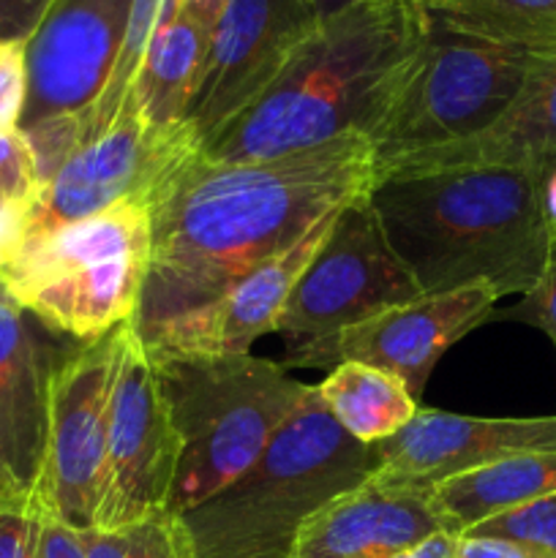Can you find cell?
<instances>
[{
    "instance_id": "obj_36",
    "label": "cell",
    "mask_w": 556,
    "mask_h": 558,
    "mask_svg": "<svg viewBox=\"0 0 556 558\" xmlns=\"http://www.w3.org/2000/svg\"><path fill=\"white\" fill-rule=\"evenodd\" d=\"M227 3H229V0H180V9H183L185 14L194 16V20L200 22L202 27L213 31L218 14H221L223 5H227Z\"/></svg>"
},
{
    "instance_id": "obj_19",
    "label": "cell",
    "mask_w": 556,
    "mask_h": 558,
    "mask_svg": "<svg viewBox=\"0 0 556 558\" xmlns=\"http://www.w3.org/2000/svg\"><path fill=\"white\" fill-rule=\"evenodd\" d=\"M428 494L368 480L322 507L300 529L289 558H387L442 529Z\"/></svg>"
},
{
    "instance_id": "obj_12",
    "label": "cell",
    "mask_w": 556,
    "mask_h": 558,
    "mask_svg": "<svg viewBox=\"0 0 556 558\" xmlns=\"http://www.w3.org/2000/svg\"><path fill=\"white\" fill-rule=\"evenodd\" d=\"M496 300L499 294L488 287L423 294L360 325L292 349L281 365L289 371L363 363L401 379L409 396L420 403L436 363L452 343L491 322Z\"/></svg>"
},
{
    "instance_id": "obj_34",
    "label": "cell",
    "mask_w": 556,
    "mask_h": 558,
    "mask_svg": "<svg viewBox=\"0 0 556 558\" xmlns=\"http://www.w3.org/2000/svg\"><path fill=\"white\" fill-rule=\"evenodd\" d=\"M456 558H548L540 550L527 548V545L510 543L499 537H461L458 539Z\"/></svg>"
},
{
    "instance_id": "obj_26",
    "label": "cell",
    "mask_w": 556,
    "mask_h": 558,
    "mask_svg": "<svg viewBox=\"0 0 556 558\" xmlns=\"http://www.w3.org/2000/svg\"><path fill=\"white\" fill-rule=\"evenodd\" d=\"M469 537H499L556 558V494L534 499L469 529ZM461 534V537H467Z\"/></svg>"
},
{
    "instance_id": "obj_2",
    "label": "cell",
    "mask_w": 556,
    "mask_h": 558,
    "mask_svg": "<svg viewBox=\"0 0 556 558\" xmlns=\"http://www.w3.org/2000/svg\"><path fill=\"white\" fill-rule=\"evenodd\" d=\"M368 205L423 294L467 287L527 294L556 243L543 180L523 169L390 174L374 180Z\"/></svg>"
},
{
    "instance_id": "obj_9",
    "label": "cell",
    "mask_w": 556,
    "mask_h": 558,
    "mask_svg": "<svg viewBox=\"0 0 556 558\" xmlns=\"http://www.w3.org/2000/svg\"><path fill=\"white\" fill-rule=\"evenodd\" d=\"M129 325V322H125ZM125 325L65 349L49 385V428L38 505L71 529L96 523L107 466L109 409Z\"/></svg>"
},
{
    "instance_id": "obj_39",
    "label": "cell",
    "mask_w": 556,
    "mask_h": 558,
    "mask_svg": "<svg viewBox=\"0 0 556 558\" xmlns=\"http://www.w3.org/2000/svg\"><path fill=\"white\" fill-rule=\"evenodd\" d=\"M403 3H407L409 9L414 11V14H420L425 22H428V11L434 9V5L439 3V0H403Z\"/></svg>"
},
{
    "instance_id": "obj_23",
    "label": "cell",
    "mask_w": 556,
    "mask_h": 558,
    "mask_svg": "<svg viewBox=\"0 0 556 558\" xmlns=\"http://www.w3.org/2000/svg\"><path fill=\"white\" fill-rule=\"evenodd\" d=\"M428 25L505 47H556V0H439Z\"/></svg>"
},
{
    "instance_id": "obj_37",
    "label": "cell",
    "mask_w": 556,
    "mask_h": 558,
    "mask_svg": "<svg viewBox=\"0 0 556 558\" xmlns=\"http://www.w3.org/2000/svg\"><path fill=\"white\" fill-rule=\"evenodd\" d=\"M305 3L311 5V11H314L319 20H327V16L338 14V11L349 9V5L365 3V0H305Z\"/></svg>"
},
{
    "instance_id": "obj_10",
    "label": "cell",
    "mask_w": 556,
    "mask_h": 558,
    "mask_svg": "<svg viewBox=\"0 0 556 558\" xmlns=\"http://www.w3.org/2000/svg\"><path fill=\"white\" fill-rule=\"evenodd\" d=\"M178 456V436L156 363L134 322H129L109 409L104 490L90 529H118L147 518H167Z\"/></svg>"
},
{
    "instance_id": "obj_4",
    "label": "cell",
    "mask_w": 556,
    "mask_h": 558,
    "mask_svg": "<svg viewBox=\"0 0 556 558\" xmlns=\"http://www.w3.org/2000/svg\"><path fill=\"white\" fill-rule=\"evenodd\" d=\"M374 445L352 439L311 385L292 417L240 474L202 505L169 518L183 558H289L300 529L374 477Z\"/></svg>"
},
{
    "instance_id": "obj_21",
    "label": "cell",
    "mask_w": 556,
    "mask_h": 558,
    "mask_svg": "<svg viewBox=\"0 0 556 558\" xmlns=\"http://www.w3.org/2000/svg\"><path fill=\"white\" fill-rule=\"evenodd\" d=\"M207 41L210 31L183 9L158 31L125 98L145 123L164 131L183 125Z\"/></svg>"
},
{
    "instance_id": "obj_14",
    "label": "cell",
    "mask_w": 556,
    "mask_h": 558,
    "mask_svg": "<svg viewBox=\"0 0 556 558\" xmlns=\"http://www.w3.org/2000/svg\"><path fill=\"white\" fill-rule=\"evenodd\" d=\"M0 281V507L44 515L49 385L65 349Z\"/></svg>"
},
{
    "instance_id": "obj_7",
    "label": "cell",
    "mask_w": 556,
    "mask_h": 558,
    "mask_svg": "<svg viewBox=\"0 0 556 558\" xmlns=\"http://www.w3.org/2000/svg\"><path fill=\"white\" fill-rule=\"evenodd\" d=\"M529 49L431 27L368 140L376 163L488 129L527 76Z\"/></svg>"
},
{
    "instance_id": "obj_6",
    "label": "cell",
    "mask_w": 556,
    "mask_h": 558,
    "mask_svg": "<svg viewBox=\"0 0 556 558\" xmlns=\"http://www.w3.org/2000/svg\"><path fill=\"white\" fill-rule=\"evenodd\" d=\"M150 262V213L125 199L101 213L33 234L0 270L11 298L41 325L96 341L134 322Z\"/></svg>"
},
{
    "instance_id": "obj_1",
    "label": "cell",
    "mask_w": 556,
    "mask_h": 558,
    "mask_svg": "<svg viewBox=\"0 0 556 558\" xmlns=\"http://www.w3.org/2000/svg\"><path fill=\"white\" fill-rule=\"evenodd\" d=\"M374 147L365 134L262 161L210 163L196 153L147 199L150 262L136 332L210 303L281 254L327 213L368 196Z\"/></svg>"
},
{
    "instance_id": "obj_22",
    "label": "cell",
    "mask_w": 556,
    "mask_h": 558,
    "mask_svg": "<svg viewBox=\"0 0 556 558\" xmlns=\"http://www.w3.org/2000/svg\"><path fill=\"white\" fill-rule=\"evenodd\" d=\"M330 417L363 445H379L418 414L401 379L363 363H341L316 385Z\"/></svg>"
},
{
    "instance_id": "obj_15",
    "label": "cell",
    "mask_w": 556,
    "mask_h": 558,
    "mask_svg": "<svg viewBox=\"0 0 556 558\" xmlns=\"http://www.w3.org/2000/svg\"><path fill=\"white\" fill-rule=\"evenodd\" d=\"M131 0H52L25 41L27 101L20 129L87 114L112 76Z\"/></svg>"
},
{
    "instance_id": "obj_11",
    "label": "cell",
    "mask_w": 556,
    "mask_h": 558,
    "mask_svg": "<svg viewBox=\"0 0 556 558\" xmlns=\"http://www.w3.org/2000/svg\"><path fill=\"white\" fill-rule=\"evenodd\" d=\"M319 22L305 0H229L223 5L183 120L200 153L278 80Z\"/></svg>"
},
{
    "instance_id": "obj_18",
    "label": "cell",
    "mask_w": 556,
    "mask_h": 558,
    "mask_svg": "<svg viewBox=\"0 0 556 558\" xmlns=\"http://www.w3.org/2000/svg\"><path fill=\"white\" fill-rule=\"evenodd\" d=\"M467 167L523 169L540 180L556 167V47L532 52L521 87L488 129L434 150L376 163L374 180Z\"/></svg>"
},
{
    "instance_id": "obj_35",
    "label": "cell",
    "mask_w": 556,
    "mask_h": 558,
    "mask_svg": "<svg viewBox=\"0 0 556 558\" xmlns=\"http://www.w3.org/2000/svg\"><path fill=\"white\" fill-rule=\"evenodd\" d=\"M458 539H461L458 534L439 529V532L428 534V537L418 539V543L407 545V548H398L396 554L387 558H456Z\"/></svg>"
},
{
    "instance_id": "obj_24",
    "label": "cell",
    "mask_w": 556,
    "mask_h": 558,
    "mask_svg": "<svg viewBox=\"0 0 556 558\" xmlns=\"http://www.w3.org/2000/svg\"><path fill=\"white\" fill-rule=\"evenodd\" d=\"M178 9L180 0H131L125 36L123 44H120L118 60H114L112 76H109L98 101L90 107V112L85 114V140H82V145L101 136L123 112V104L129 98L136 71H140L153 38L178 14Z\"/></svg>"
},
{
    "instance_id": "obj_13",
    "label": "cell",
    "mask_w": 556,
    "mask_h": 558,
    "mask_svg": "<svg viewBox=\"0 0 556 558\" xmlns=\"http://www.w3.org/2000/svg\"><path fill=\"white\" fill-rule=\"evenodd\" d=\"M196 153L200 147L185 125L156 129L125 101L118 120L101 136L71 153L69 161L49 180L33 213L31 238L125 199L147 207L153 191Z\"/></svg>"
},
{
    "instance_id": "obj_5",
    "label": "cell",
    "mask_w": 556,
    "mask_h": 558,
    "mask_svg": "<svg viewBox=\"0 0 556 558\" xmlns=\"http://www.w3.org/2000/svg\"><path fill=\"white\" fill-rule=\"evenodd\" d=\"M153 363L180 450L167 518L234 483L311 390L281 363L254 354L153 357Z\"/></svg>"
},
{
    "instance_id": "obj_33",
    "label": "cell",
    "mask_w": 556,
    "mask_h": 558,
    "mask_svg": "<svg viewBox=\"0 0 556 558\" xmlns=\"http://www.w3.org/2000/svg\"><path fill=\"white\" fill-rule=\"evenodd\" d=\"M36 558H87L85 545L80 539V529H71L69 523L58 521V518L41 515Z\"/></svg>"
},
{
    "instance_id": "obj_27",
    "label": "cell",
    "mask_w": 556,
    "mask_h": 558,
    "mask_svg": "<svg viewBox=\"0 0 556 558\" xmlns=\"http://www.w3.org/2000/svg\"><path fill=\"white\" fill-rule=\"evenodd\" d=\"M41 194L44 185L22 131H0V199L36 207Z\"/></svg>"
},
{
    "instance_id": "obj_16",
    "label": "cell",
    "mask_w": 556,
    "mask_h": 558,
    "mask_svg": "<svg viewBox=\"0 0 556 558\" xmlns=\"http://www.w3.org/2000/svg\"><path fill=\"white\" fill-rule=\"evenodd\" d=\"M338 213L341 210L327 213L281 254L256 265L210 303L140 332L147 352L153 357L251 354V343L265 332H273L300 276L325 245Z\"/></svg>"
},
{
    "instance_id": "obj_30",
    "label": "cell",
    "mask_w": 556,
    "mask_h": 558,
    "mask_svg": "<svg viewBox=\"0 0 556 558\" xmlns=\"http://www.w3.org/2000/svg\"><path fill=\"white\" fill-rule=\"evenodd\" d=\"M41 515L0 507V558H36Z\"/></svg>"
},
{
    "instance_id": "obj_3",
    "label": "cell",
    "mask_w": 556,
    "mask_h": 558,
    "mask_svg": "<svg viewBox=\"0 0 556 558\" xmlns=\"http://www.w3.org/2000/svg\"><path fill=\"white\" fill-rule=\"evenodd\" d=\"M428 33L403 0H365L327 16L278 80L200 153L210 163L262 161L368 136Z\"/></svg>"
},
{
    "instance_id": "obj_17",
    "label": "cell",
    "mask_w": 556,
    "mask_h": 558,
    "mask_svg": "<svg viewBox=\"0 0 556 558\" xmlns=\"http://www.w3.org/2000/svg\"><path fill=\"white\" fill-rule=\"evenodd\" d=\"M374 483L385 488L431 490L439 483L523 452L556 450L554 417H463L418 409L390 439L374 445Z\"/></svg>"
},
{
    "instance_id": "obj_28",
    "label": "cell",
    "mask_w": 556,
    "mask_h": 558,
    "mask_svg": "<svg viewBox=\"0 0 556 558\" xmlns=\"http://www.w3.org/2000/svg\"><path fill=\"white\" fill-rule=\"evenodd\" d=\"M491 319L521 322V325L534 327V330L545 332L556 349V243L551 248L543 272L534 281V287L523 294L521 303H516L507 311H494Z\"/></svg>"
},
{
    "instance_id": "obj_32",
    "label": "cell",
    "mask_w": 556,
    "mask_h": 558,
    "mask_svg": "<svg viewBox=\"0 0 556 558\" xmlns=\"http://www.w3.org/2000/svg\"><path fill=\"white\" fill-rule=\"evenodd\" d=\"M52 0H0V44L27 41Z\"/></svg>"
},
{
    "instance_id": "obj_38",
    "label": "cell",
    "mask_w": 556,
    "mask_h": 558,
    "mask_svg": "<svg viewBox=\"0 0 556 558\" xmlns=\"http://www.w3.org/2000/svg\"><path fill=\"white\" fill-rule=\"evenodd\" d=\"M543 205H545V216H548L551 227H554L556 232V167L543 178Z\"/></svg>"
},
{
    "instance_id": "obj_29",
    "label": "cell",
    "mask_w": 556,
    "mask_h": 558,
    "mask_svg": "<svg viewBox=\"0 0 556 558\" xmlns=\"http://www.w3.org/2000/svg\"><path fill=\"white\" fill-rule=\"evenodd\" d=\"M27 101L25 41L0 44V131L20 129Z\"/></svg>"
},
{
    "instance_id": "obj_25",
    "label": "cell",
    "mask_w": 556,
    "mask_h": 558,
    "mask_svg": "<svg viewBox=\"0 0 556 558\" xmlns=\"http://www.w3.org/2000/svg\"><path fill=\"white\" fill-rule=\"evenodd\" d=\"M87 558H183L169 518L125 523L118 529H82Z\"/></svg>"
},
{
    "instance_id": "obj_8",
    "label": "cell",
    "mask_w": 556,
    "mask_h": 558,
    "mask_svg": "<svg viewBox=\"0 0 556 558\" xmlns=\"http://www.w3.org/2000/svg\"><path fill=\"white\" fill-rule=\"evenodd\" d=\"M423 298L387 243L368 196L341 207L319 254L289 294L273 332L287 352Z\"/></svg>"
},
{
    "instance_id": "obj_31",
    "label": "cell",
    "mask_w": 556,
    "mask_h": 558,
    "mask_svg": "<svg viewBox=\"0 0 556 558\" xmlns=\"http://www.w3.org/2000/svg\"><path fill=\"white\" fill-rule=\"evenodd\" d=\"M33 213H36L33 205L0 199V270L9 267L25 248L31 238Z\"/></svg>"
},
{
    "instance_id": "obj_20",
    "label": "cell",
    "mask_w": 556,
    "mask_h": 558,
    "mask_svg": "<svg viewBox=\"0 0 556 558\" xmlns=\"http://www.w3.org/2000/svg\"><path fill=\"white\" fill-rule=\"evenodd\" d=\"M556 494V450L523 452L431 488L428 501L442 529L467 534L488 518Z\"/></svg>"
}]
</instances>
